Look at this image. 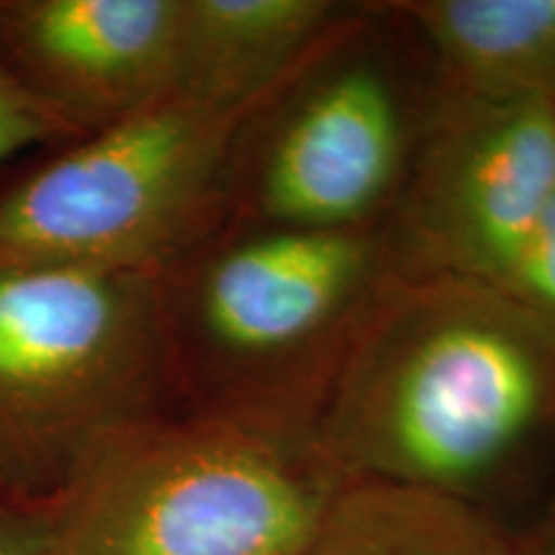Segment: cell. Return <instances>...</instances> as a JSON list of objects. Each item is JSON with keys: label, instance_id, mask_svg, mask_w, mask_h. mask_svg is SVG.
Here are the masks:
<instances>
[{"label": "cell", "instance_id": "11", "mask_svg": "<svg viewBox=\"0 0 555 555\" xmlns=\"http://www.w3.org/2000/svg\"><path fill=\"white\" fill-rule=\"evenodd\" d=\"M307 555H519L476 502L350 481Z\"/></svg>", "mask_w": 555, "mask_h": 555}, {"label": "cell", "instance_id": "1", "mask_svg": "<svg viewBox=\"0 0 555 555\" xmlns=\"http://www.w3.org/2000/svg\"><path fill=\"white\" fill-rule=\"evenodd\" d=\"M350 481L468 499L555 425V339L476 278L386 281L314 401Z\"/></svg>", "mask_w": 555, "mask_h": 555}, {"label": "cell", "instance_id": "6", "mask_svg": "<svg viewBox=\"0 0 555 555\" xmlns=\"http://www.w3.org/2000/svg\"><path fill=\"white\" fill-rule=\"evenodd\" d=\"M555 196V101L442 103L384 245L397 275L489 281Z\"/></svg>", "mask_w": 555, "mask_h": 555}, {"label": "cell", "instance_id": "12", "mask_svg": "<svg viewBox=\"0 0 555 555\" xmlns=\"http://www.w3.org/2000/svg\"><path fill=\"white\" fill-rule=\"evenodd\" d=\"M483 283L502 291L555 339V196L512 258Z\"/></svg>", "mask_w": 555, "mask_h": 555}, {"label": "cell", "instance_id": "15", "mask_svg": "<svg viewBox=\"0 0 555 555\" xmlns=\"http://www.w3.org/2000/svg\"><path fill=\"white\" fill-rule=\"evenodd\" d=\"M519 555H555V499L547 506L545 517L530 532V538L517 543Z\"/></svg>", "mask_w": 555, "mask_h": 555}, {"label": "cell", "instance_id": "2", "mask_svg": "<svg viewBox=\"0 0 555 555\" xmlns=\"http://www.w3.org/2000/svg\"><path fill=\"white\" fill-rule=\"evenodd\" d=\"M347 483L311 409L227 404L106 435L44 506L54 555H307Z\"/></svg>", "mask_w": 555, "mask_h": 555}, {"label": "cell", "instance_id": "7", "mask_svg": "<svg viewBox=\"0 0 555 555\" xmlns=\"http://www.w3.org/2000/svg\"><path fill=\"white\" fill-rule=\"evenodd\" d=\"M317 73L304 75L307 86L262 147L255 206L273 227L373 229L412 168L404 101L371 60Z\"/></svg>", "mask_w": 555, "mask_h": 555}, {"label": "cell", "instance_id": "8", "mask_svg": "<svg viewBox=\"0 0 555 555\" xmlns=\"http://www.w3.org/2000/svg\"><path fill=\"white\" fill-rule=\"evenodd\" d=\"M183 0H0V60L75 137L178 90Z\"/></svg>", "mask_w": 555, "mask_h": 555}, {"label": "cell", "instance_id": "9", "mask_svg": "<svg viewBox=\"0 0 555 555\" xmlns=\"http://www.w3.org/2000/svg\"><path fill=\"white\" fill-rule=\"evenodd\" d=\"M345 24L332 0H183L178 90L221 106H268Z\"/></svg>", "mask_w": 555, "mask_h": 555}, {"label": "cell", "instance_id": "10", "mask_svg": "<svg viewBox=\"0 0 555 555\" xmlns=\"http://www.w3.org/2000/svg\"><path fill=\"white\" fill-rule=\"evenodd\" d=\"M450 90L489 101H555V0H406Z\"/></svg>", "mask_w": 555, "mask_h": 555}, {"label": "cell", "instance_id": "14", "mask_svg": "<svg viewBox=\"0 0 555 555\" xmlns=\"http://www.w3.org/2000/svg\"><path fill=\"white\" fill-rule=\"evenodd\" d=\"M0 555H54L44 504L0 494Z\"/></svg>", "mask_w": 555, "mask_h": 555}, {"label": "cell", "instance_id": "3", "mask_svg": "<svg viewBox=\"0 0 555 555\" xmlns=\"http://www.w3.org/2000/svg\"><path fill=\"white\" fill-rule=\"evenodd\" d=\"M262 108L172 90L80 137L0 191V273H176L224 214Z\"/></svg>", "mask_w": 555, "mask_h": 555}, {"label": "cell", "instance_id": "5", "mask_svg": "<svg viewBox=\"0 0 555 555\" xmlns=\"http://www.w3.org/2000/svg\"><path fill=\"white\" fill-rule=\"evenodd\" d=\"M393 275L373 229L266 224L208 253L180 294L168 288L172 358L224 378L273 376L309 360L332 363ZM168 286V278H165Z\"/></svg>", "mask_w": 555, "mask_h": 555}, {"label": "cell", "instance_id": "4", "mask_svg": "<svg viewBox=\"0 0 555 555\" xmlns=\"http://www.w3.org/2000/svg\"><path fill=\"white\" fill-rule=\"evenodd\" d=\"M168 275L0 273V494L47 504L95 442L159 414Z\"/></svg>", "mask_w": 555, "mask_h": 555}, {"label": "cell", "instance_id": "13", "mask_svg": "<svg viewBox=\"0 0 555 555\" xmlns=\"http://www.w3.org/2000/svg\"><path fill=\"white\" fill-rule=\"evenodd\" d=\"M78 139L65 121L31 95L0 60V163L31 144Z\"/></svg>", "mask_w": 555, "mask_h": 555}]
</instances>
